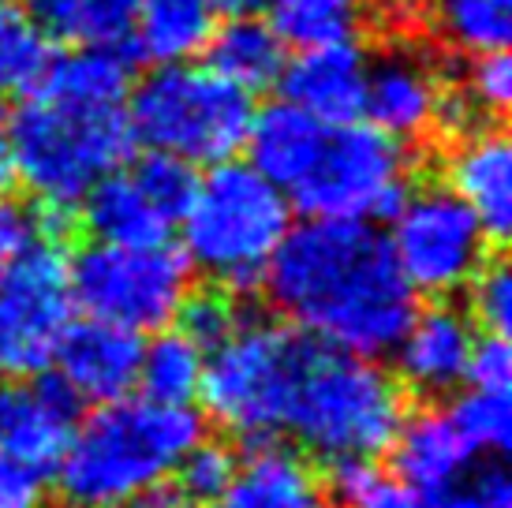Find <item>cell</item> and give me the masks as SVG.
I'll return each instance as SVG.
<instances>
[{
    "label": "cell",
    "mask_w": 512,
    "mask_h": 508,
    "mask_svg": "<svg viewBox=\"0 0 512 508\" xmlns=\"http://www.w3.org/2000/svg\"><path fill=\"white\" fill-rule=\"evenodd\" d=\"M262 292L292 329L326 348L382 359L408 329L419 296L370 221L307 217L288 228Z\"/></svg>",
    "instance_id": "1"
},
{
    "label": "cell",
    "mask_w": 512,
    "mask_h": 508,
    "mask_svg": "<svg viewBox=\"0 0 512 508\" xmlns=\"http://www.w3.org/2000/svg\"><path fill=\"white\" fill-rule=\"evenodd\" d=\"M206 434L191 404L120 396L94 404L53 467L64 508H128L150 486L172 479L195 441Z\"/></svg>",
    "instance_id": "2"
},
{
    "label": "cell",
    "mask_w": 512,
    "mask_h": 508,
    "mask_svg": "<svg viewBox=\"0 0 512 508\" xmlns=\"http://www.w3.org/2000/svg\"><path fill=\"white\" fill-rule=\"evenodd\" d=\"M408 419V389L370 355H352L314 340L292 389L285 430L326 464L378 460Z\"/></svg>",
    "instance_id": "3"
},
{
    "label": "cell",
    "mask_w": 512,
    "mask_h": 508,
    "mask_svg": "<svg viewBox=\"0 0 512 508\" xmlns=\"http://www.w3.org/2000/svg\"><path fill=\"white\" fill-rule=\"evenodd\" d=\"M180 225V251L191 269L214 277L240 299L262 288V273L292 228V202L251 161L225 157L195 184Z\"/></svg>",
    "instance_id": "4"
},
{
    "label": "cell",
    "mask_w": 512,
    "mask_h": 508,
    "mask_svg": "<svg viewBox=\"0 0 512 508\" xmlns=\"http://www.w3.org/2000/svg\"><path fill=\"white\" fill-rule=\"evenodd\" d=\"M311 348L314 340L288 322L240 314L225 337L206 348L202 411L240 441L277 438Z\"/></svg>",
    "instance_id": "5"
},
{
    "label": "cell",
    "mask_w": 512,
    "mask_h": 508,
    "mask_svg": "<svg viewBox=\"0 0 512 508\" xmlns=\"http://www.w3.org/2000/svg\"><path fill=\"white\" fill-rule=\"evenodd\" d=\"M8 139L15 180L42 198V206L72 210L101 176L128 161L135 131L124 105H75L34 94V101L8 116Z\"/></svg>",
    "instance_id": "6"
},
{
    "label": "cell",
    "mask_w": 512,
    "mask_h": 508,
    "mask_svg": "<svg viewBox=\"0 0 512 508\" xmlns=\"http://www.w3.org/2000/svg\"><path fill=\"white\" fill-rule=\"evenodd\" d=\"M131 94V131L135 142L165 150L184 161H225L243 150L255 116L251 90L228 83L210 68L157 64Z\"/></svg>",
    "instance_id": "7"
},
{
    "label": "cell",
    "mask_w": 512,
    "mask_h": 508,
    "mask_svg": "<svg viewBox=\"0 0 512 508\" xmlns=\"http://www.w3.org/2000/svg\"><path fill=\"white\" fill-rule=\"evenodd\" d=\"M72 299L86 318L124 325L131 333H154L176 322L191 292V262L180 247L150 243H86L72 258Z\"/></svg>",
    "instance_id": "8"
},
{
    "label": "cell",
    "mask_w": 512,
    "mask_h": 508,
    "mask_svg": "<svg viewBox=\"0 0 512 508\" xmlns=\"http://www.w3.org/2000/svg\"><path fill=\"white\" fill-rule=\"evenodd\" d=\"M408 150L374 124H329L311 169L288 187V202L303 217L378 221L393 217L408 195Z\"/></svg>",
    "instance_id": "9"
},
{
    "label": "cell",
    "mask_w": 512,
    "mask_h": 508,
    "mask_svg": "<svg viewBox=\"0 0 512 508\" xmlns=\"http://www.w3.org/2000/svg\"><path fill=\"white\" fill-rule=\"evenodd\" d=\"M385 240L415 296L430 299L464 292V284L490 258L494 243L479 217L449 187L438 184H423L415 191L408 187V195L393 210V228Z\"/></svg>",
    "instance_id": "10"
},
{
    "label": "cell",
    "mask_w": 512,
    "mask_h": 508,
    "mask_svg": "<svg viewBox=\"0 0 512 508\" xmlns=\"http://www.w3.org/2000/svg\"><path fill=\"white\" fill-rule=\"evenodd\" d=\"M72 254L64 240L38 236L0 281V374L34 378L53 367L57 344L75 318Z\"/></svg>",
    "instance_id": "11"
},
{
    "label": "cell",
    "mask_w": 512,
    "mask_h": 508,
    "mask_svg": "<svg viewBox=\"0 0 512 508\" xmlns=\"http://www.w3.org/2000/svg\"><path fill=\"white\" fill-rule=\"evenodd\" d=\"M475 322L449 299L415 307L408 329L393 344V363L404 389L438 400L456 393L468 378V359L475 348Z\"/></svg>",
    "instance_id": "12"
},
{
    "label": "cell",
    "mask_w": 512,
    "mask_h": 508,
    "mask_svg": "<svg viewBox=\"0 0 512 508\" xmlns=\"http://www.w3.org/2000/svg\"><path fill=\"white\" fill-rule=\"evenodd\" d=\"M139 359H143V333L124 325L86 318L64 329L53 367L79 400L105 404L135 393L139 385Z\"/></svg>",
    "instance_id": "13"
},
{
    "label": "cell",
    "mask_w": 512,
    "mask_h": 508,
    "mask_svg": "<svg viewBox=\"0 0 512 508\" xmlns=\"http://www.w3.org/2000/svg\"><path fill=\"white\" fill-rule=\"evenodd\" d=\"M441 98V79L419 49L397 45L367 64L363 116L393 139H419L434 127V109Z\"/></svg>",
    "instance_id": "14"
},
{
    "label": "cell",
    "mask_w": 512,
    "mask_h": 508,
    "mask_svg": "<svg viewBox=\"0 0 512 508\" xmlns=\"http://www.w3.org/2000/svg\"><path fill=\"white\" fill-rule=\"evenodd\" d=\"M367 53L348 42H329L303 49L296 60L281 68L285 101L299 105L322 124H348L363 116V90H367Z\"/></svg>",
    "instance_id": "15"
},
{
    "label": "cell",
    "mask_w": 512,
    "mask_h": 508,
    "mask_svg": "<svg viewBox=\"0 0 512 508\" xmlns=\"http://www.w3.org/2000/svg\"><path fill=\"white\" fill-rule=\"evenodd\" d=\"M79 408L83 400L68 389L60 374H34L23 389L12 385V404L0 423V445L45 475L60 464L68 449L79 423Z\"/></svg>",
    "instance_id": "16"
},
{
    "label": "cell",
    "mask_w": 512,
    "mask_h": 508,
    "mask_svg": "<svg viewBox=\"0 0 512 508\" xmlns=\"http://www.w3.org/2000/svg\"><path fill=\"white\" fill-rule=\"evenodd\" d=\"M221 508H329V490L314 471L311 456L281 441H251L236 460L232 482L217 497Z\"/></svg>",
    "instance_id": "17"
},
{
    "label": "cell",
    "mask_w": 512,
    "mask_h": 508,
    "mask_svg": "<svg viewBox=\"0 0 512 508\" xmlns=\"http://www.w3.org/2000/svg\"><path fill=\"white\" fill-rule=\"evenodd\" d=\"M445 165L449 191L468 206L494 243L509 240L512 228V146L498 127H479L464 139H453Z\"/></svg>",
    "instance_id": "18"
},
{
    "label": "cell",
    "mask_w": 512,
    "mask_h": 508,
    "mask_svg": "<svg viewBox=\"0 0 512 508\" xmlns=\"http://www.w3.org/2000/svg\"><path fill=\"white\" fill-rule=\"evenodd\" d=\"M389 452H393L397 479H404L427 497L441 494L479 456L456 430L449 408H423L415 415L408 411Z\"/></svg>",
    "instance_id": "19"
},
{
    "label": "cell",
    "mask_w": 512,
    "mask_h": 508,
    "mask_svg": "<svg viewBox=\"0 0 512 508\" xmlns=\"http://www.w3.org/2000/svg\"><path fill=\"white\" fill-rule=\"evenodd\" d=\"M326 127L329 124L314 120L292 101H273L251 116L243 150L247 161L288 195V187L299 184V176L311 169L314 154L326 139Z\"/></svg>",
    "instance_id": "20"
},
{
    "label": "cell",
    "mask_w": 512,
    "mask_h": 508,
    "mask_svg": "<svg viewBox=\"0 0 512 508\" xmlns=\"http://www.w3.org/2000/svg\"><path fill=\"white\" fill-rule=\"evenodd\" d=\"M83 225L101 243L150 247L169 240L172 221L157 210L131 172H109L83 195Z\"/></svg>",
    "instance_id": "21"
},
{
    "label": "cell",
    "mask_w": 512,
    "mask_h": 508,
    "mask_svg": "<svg viewBox=\"0 0 512 508\" xmlns=\"http://www.w3.org/2000/svg\"><path fill=\"white\" fill-rule=\"evenodd\" d=\"M217 30L210 0H139L131 19V53L154 64H180L199 57Z\"/></svg>",
    "instance_id": "22"
},
{
    "label": "cell",
    "mask_w": 512,
    "mask_h": 508,
    "mask_svg": "<svg viewBox=\"0 0 512 508\" xmlns=\"http://www.w3.org/2000/svg\"><path fill=\"white\" fill-rule=\"evenodd\" d=\"M131 57L135 53H124V42L79 45L68 57H53L34 90L75 105H124L131 90Z\"/></svg>",
    "instance_id": "23"
},
{
    "label": "cell",
    "mask_w": 512,
    "mask_h": 508,
    "mask_svg": "<svg viewBox=\"0 0 512 508\" xmlns=\"http://www.w3.org/2000/svg\"><path fill=\"white\" fill-rule=\"evenodd\" d=\"M206 68L243 90H266L281 79L285 68V42L270 23L255 15H232L228 27H217L206 42Z\"/></svg>",
    "instance_id": "24"
},
{
    "label": "cell",
    "mask_w": 512,
    "mask_h": 508,
    "mask_svg": "<svg viewBox=\"0 0 512 508\" xmlns=\"http://www.w3.org/2000/svg\"><path fill=\"white\" fill-rule=\"evenodd\" d=\"M202 363H206V348L195 344L184 329H154V340L143 344V359H139V385L143 396L161 400V404H191L199 400Z\"/></svg>",
    "instance_id": "25"
},
{
    "label": "cell",
    "mask_w": 512,
    "mask_h": 508,
    "mask_svg": "<svg viewBox=\"0 0 512 508\" xmlns=\"http://www.w3.org/2000/svg\"><path fill=\"white\" fill-rule=\"evenodd\" d=\"M139 0H23L49 38L72 45L124 42Z\"/></svg>",
    "instance_id": "26"
},
{
    "label": "cell",
    "mask_w": 512,
    "mask_h": 508,
    "mask_svg": "<svg viewBox=\"0 0 512 508\" xmlns=\"http://www.w3.org/2000/svg\"><path fill=\"white\" fill-rule=\"evenodd\" d=\"M53 64V38L34 15L15 4L0 0V98L30 94L42 83V75Z\"/></svg>",
    "instance_id": "27"
},
{
    "label": "cell",
    "mask_w": 512,
    "mask_h": 508,
    "mask_svg": "<svg viewBox=\"0 0 512 508\" xmlns=\"http://www.w3.org/2000/svg\"><path fill=\"white\" fill-rule=\"evenodd\" d=\"M270 27L299 49L348 42L363 19V0H266Z\"/></svg>",
    "instance_id": "28"
},
{
    "label": "cell",
    "mask_w": 512,
    "mask_h": 508,
    "mask_svg": "<svg viewBox=\"0 0 512 508\" xmlns=\"http://www.w3.org/2000/svg\"><path fill=\"white\" fill-rule=\"evenodd\" d=\"M438 30L468 57L505 49L512 38V0H438Z\"/></svg>",
    "instance_id": "29"
},
{
    "label": "cell",
    "mask_w": 512,
    "mask_h": 508,
    "mask_svg": "<svg viewBox=\"0 0 512 508\" xmlns=\"http://www.w3.org/2000/svg\"><path fill=\"white\" fill-rule=\"evenodd\" d=\"M348 508H434L397 475H382L374 460H337L329 464V486Z\"/></svg>",
    "instance_id": "30"
},
{
    "label": "cell",
    "mask_w": 512,
    "mask_h": 508,
    "mask_svg": "<svg viewBox=\"0 0 512 508\" xmlns=\"http://www.w3.org/2000/svg\"><path fill=\"white\" fill-rule=\"evenodd\" d=\"M453 415L456 430L464 434L475 452H490V456H501L509 449L512 438V411H509V393H494V389H475L471 385L468 393H460L453 400Z\"/></svg>",
    "instance_id": "31"
},
{
    "label": "cell",
    "mask_w": 512,
    "mask_h": 508,
    "mask_svg": "<svg viewBox=\"0 0 512 508\" xmlns=\"http://www.w3.org/2000/svg\"><path fill=\"white\" fill-rule=\"evenodd\" d=\"M236 460H240V456L228 449L225 441H210L202 434V438L180 456V464L172 471V486H176L180 497L191 501V505H214L217 497L225 494L228 482H232Z\"/></svg>",
    "instance_id": "32"
},
{
    "label": "cell",
    "mask_w": 512,
    "mask_h": 508,
    "mask_svg": "<svg viewBox=\"0 0 512 508\" xmlns=\"http://www.w3.org/2000/svg\"><path fill=\"white\" fill-rule=\"evenodd\" d=\"M434 508H512V475L501 456H475L441 494L430 497Z\"/></svg>",
    "instance_id": "33"
},
{
    "label": "cell",
    "mask_w": 512,
    "mask_h": 508,
    "mask_svg": "<svg viewBox=\"0 0 512 508\" xmlns=\"http://www.w3.org/2000/svg\"><path fill=\"white\" fill-rule=\"evenodd\" d=\"M131 176H135V184L143 187L146 195H150V202L169 217L172 225L184 217L187 202L195 195V184H199L191 161H184V157H176V154H165V150H150L146 157H139Z\"/></svg>",
    "instance_id": "34"
},
{
    "label": "cell",
    "mask_w": 512,
    "mask_h": 508,
    "mask_svg": "<svg viewBox=\"0 0 512 508\" xmlns=\"http://www.w3.org/2000/svg\"><path fill=\"white\" fill-rule=\"evenodd\" d=\"M464 98L471 101V109L486 116L490 124L505 116L512 101V60L505 49H490V53H471V64L464 71V79L456 86Z\"/></svg>",
    "instance_id": "35"
},
{
    "label": "cell",
    "mask_w": 512,
    "mask_h": 508,
    "mask_svg": "<svg viewBox=\"0 0 512 508\" xmlns=\"http://www.w3.org/2000/svg\"><path fill=\"white\" fill-rule=\"evenodd\" d=\"M468 314L486 333H509L512 318V273L501 258H486L468 284Z\"/></svg>",
    "instance_id": "36"
},
{
    "label": "cell",
    "mask_w": 512,
    "mask_h": 508,
    "mask_svg": "<svg viewBox=\"0 0 512 508\" xmlns=\"http://www.w3.org/2000/svg\"><path fill=\"white\" fill-rule=\"evenodd\" d=\"M240 314L243 311L232 292L210 288V292H187V299L180 303V311H176V322H180V329L195 344L210 348V344H217L236 325Z\"/></svg>",
    "instance_id": "37"
},
{
    "label": "cell",
    "mask_w": 512,
    "mask_h": 508,
    "mask_svg": "<svg viewBox=\"0 0 512 508\" xmlns=\"http://www.w3.org/2000/svg\"><path fill=\"white\" fill-rule=\"evenodd\" d=\"M468 385L475 389H494V393H509L512 385V352L505 333H479L475 348L468 359Z\"/></svg>",
    "instance_id": "38"
},
{
    "label": "cell",
    "mask_w": 512,
    "mask_h": 508,
    "mask_svg": "<svg viewBox=\"0 0 512 508\" xmlns=\"http://www.w3.org/2000/svg\"><path fill=\"white\" fill-rule=\"evenodd\" d=\"M49 482L38 467L23 464L19 456L0 445V508H45Z\"/></svg>",
    "instance_id": "39"
},
{
    "label": "cell",
    "mask_w": 512,
    "mask_h": 508,
    "mask_svg": "<svg viewBox=\"0 0 512 508\" xmlns=\"http://www.w3.org/2000/svg\"><path fill=\"white\" fill-rule=\"evenodd\" d=\"M38 236H42L38 232V213L0 195V281Z\"/></svg>",
    "instance_id": "40"
},
{
    "label": "cell",
    "mask_w": 512,
    "mask_h": 508,
    "mask_svg": "<svg viewBox=\"0 0 512 508\" xmlns=\"http://www.w3.org/2000/svg\"><path fill=\"white\" fill-rule=\"evenodd\" d=\"M15 184V157H12V139H8V109L0 98V195H8V187Z\"/></svg>",
    "instance_id": "41"
},
{
    "label": "cell",
    "mask_w": 512,
    "mask_h": 508,
    "mask_svg": "<svg viewBox=\"0 0 512 508\" xmlns=\"http://www.w3.org/2000/svg\"><path fill=\"white\" fill-rule=\"evenodd\" d=\"M217 12H228V15H255L266 0H210Z\"/></svg>",
    "instance_id": "42"
},
{
    "label": "cell",
    "mask_w": 512,
    "mask_h": 508,
    "mask_svg": "<svg viewBox=\"0 0 512 508\" xmlns=\"http://www.w3.org/2000/svg\"><path fill=\"white\" fill-rule=\"evenodd\" d=\"M8 404H12V385L0 381V423H4V415H8Z\"/></svg>",
    "instance_id": "43"
},
{
    "label": "cell",
    "mask_w": 512,
    "mask_h": 508,
    "mask_svg": "<svg viewBox=\"0 0 512 508\" xmlns=\"http://www.w3.org/2000/svg\"><path fill=\"white\" fill-rule=\"evenodd\" d=\"M180 508H210V505H180Z\"/></svg>",
    "instance_id": "44"
}]
</instances>
